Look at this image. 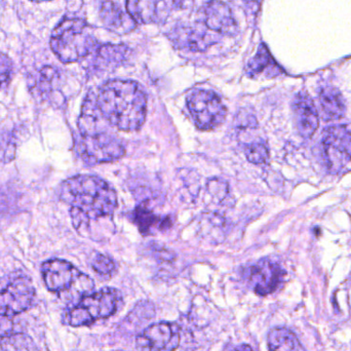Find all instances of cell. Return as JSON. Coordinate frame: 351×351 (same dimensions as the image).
I'll return each instance as SVG.
<instances>
[{
    "label": "cell",
    "mask_w": 351,
    "mask_h": 351,
    "mask_svg": "<svg viewBox=\"0 0 351 351\" xmlns=\"http://www.w3.org/2000/svg\"><path fill=\"white\" fill-rule=\"evenodd\" d=\"M61 199L69 204L74 227L88 230L90 223L110 218L117 206L114 189L96 176L69 178L61 186Z\"/></svg>",
    "instance_id": "6da1fadb"
},
{
    "label": "cell",
    "mask_w": 351,
    "mask_h": 351,
    "mask_svg": "<svg viewBox=\"0 0 351 351\" xmlns=\"http://www.w3.org/2000/svg\"><path fill=\"white\" fill-rule=\"evenodd\" d=\"M94 101L103 119L121 131H136L145 121L147 99L133 80L106 82Z\"/></svg>",
    "instance_id": "7a4b0ae2"
},
{
    "label": "cell",
    "mask_w": 351,
    "mask_h": 351,
    "mask_svg": "<svg viewBox=\"0 0 351 351\" xmlns=\"http://www.w3.org/2000/svg\"><path fill=\"white\" fill-rule=\"evenodd\" d=\"M96 40L86 21L66 18L53 29L51 49L62 63H75L90 55Z\"/></svg>",
    "instance_id": "3957f363"
},
{
    "label": "cell",
    "mask_w": 351,
    "mask_h": 351,
    "mask_svg": "<svg viewBox=\"0 0 351 351\" xmlns=\"http://www.w3.org/2000/svg\"><path fill=\"white\" fill-rule=\"evenodd\" d=\"M123 296L117 289L105 288L82 297L66 313V323L71 327H86L98 319H108L121 308Z\"/></svg>",
    "instance_id": "277c9868"
},
{
    "label": "cell",
    "mask_w": 351,
    "mask_h": 351,
    "mask_svg": "<svg viewBox=\"0 0 351 351\" xmlns=\"http://www.w3.org/2000/svg\"><path fill=\"white\" fill-rule=\"evenodd\" d=\"M41 274L47 290L57 294L75 293L82 299L94 288L90 278L65 260L45 261L41 266Z\"/></svg>",
    "instance_id": "5b68a950"
},
{
    "label": "cell",
    "mask_w": 351,
    "mask_h": 351,
    "mask_svg": "<svg viewBox=\"0 0 351 351\" xmlns=\"http://www.w3.org/2000/svg\"><path fill=\"white\" fill-rule=\"evenodd\" d=\"M77 149L84 162L100 165L119 160L125 156V147L114 136L105 132L80 134Z\"/></svg>",
    "instance_id": "8992f818"
},
{
    "label": "cell",
    "mask_w": 351,
    "mask_h": 351,
    "mask_svg": "<svg viewBox=\"0 0 351 351\" xmlns=\"http://www.w3.org/2000/svg\"><path fill=\"white\" fill-rule=\"evenodd\" d=\"M35 299L30 278L14 276L0 282V317H12L28 311Z\"/></svg>",
    "instance_id": "52a82bcc"
},
{
    "label": "cell",
    "mask_w": 351,
    "mask_h": 351,
    "mask_svg": "<svg viewBox=\"0 0 351 351\" xmlns=\"http://www.w3.org/2000/svg\"><path fill=\"white\" fill-rule=\"evenodd\" d=\"M187 107L194 123L202 131L219 127L226 117V108L222 101L210 90L192 92L187 98Z\"/></svg>",
    "instance_id": "ba28073f"
},
{
    "label": "cell",
    "mask_w": 351,
    "mask_h": 351,
    "mask_svg": "<svg viewBox=\"0 0 351 351\" xmlns=\"http://www.w3.org/2000/svg\"><path fill=\"white\" fill-rule=\"evenodd\" d=\"M324 154L332 173L343 172L351 162V131L346 125L326 130L323 136Z\"/></svg>",
    "instance_id": "9c48e42d"
},
{
    "label": "cell",
    "mask_w": 351,
    "mask_h": 351,
    "mask_svg": "<svg viewBox=\"0 0 351 351\" xmlns=\"http://www.w3.org/2000/svg\"><path fill=\"white\" fill-rule=\"evenodd\" d=\"M286 271L270 259H262L247 267L245 272L250 288L260 296L276 292L284 282Z\"/></svg>",
    "instance_id": "30bf717a"
},
{
    "label": "cell",
    "mask_w": 351,
    "mask_h": 351,
    "mask_svg": "<svg viewBox=\"0 0 351 351\" xmlns=\"http://www.w3.org/2000/svg\"><path fill=\"white\" fill-rule=\"evenodd\" d=\"M180 328L174 323H156L146 328L137 337V346L142 350L174 351L179 348Z\"/></svg>",
    "instance_id": "8fae6325"
},
{
    "label": "cell",
    "mask_w": 351,
    "mask_h": 351,
    "mask_svg": "<svg viewBox=\"0 0 351 351\" xmlns=\"http://www.w3.org/2000/svg\"><path fill=\"white\" fill-rule=\"evenodd\" d=\"M204 26L215 32L235 36L239 33V25L233 16L230 8L220 0L206 2L199 10Z\"/></svg>",
    "instance_id": "7c38bea8"
},
{
    "label": "cell",
    "mask_w": 351,
    "mask_h": 351,
    "mask_svg": "<svg viewBox=\"0 0 351 351\" xmlns=\"http://www.w3.org/2000/svg\"><path fill=\"white\" fill-rule=\"evenodd\" d=\"M127 10L138 24H160L170 14L165 0H127Z\"/></svg>",
    "instance_id": "4fadbf2b"
},
{
    "label": "cell",
    "mask_w": 351,
    "mask_h": 351,
    "mask_svg": "<svg viewBox=\"0 0 351 351\" xmlns=\"http://www.w3.org/2000/svg\"><path fill=\"white\" fill-rule=\"evenodd\" d=\"M295 123L303 138L313 137L319 127V112L306 93H299L294 101Z\"/></svg>",
    "instance_id": "5bb4252c"
},
{
    "label": "cell",
    "mask_w": 351,
    "mask_h": 351,
    "mask_svg": "<svg viewBox=\"0 0 351 351\" xmlns=\"http://www.w3.org/2000/svg\"><path fill=\"white\" fill-rule=\"evenodd\" d=\"M171 38L178 47L192 51H206L208 47L216 43L214 37L208 34L206 31L191 27H180L175 29Z\"/></svg>",
    "instance_id": "9a60e30c"
},
{
    "label": "cell",
    "mask_w": 351,
    "mask_h": 351,
    "mask_svg": "<svg viewBox=\"0 0 351 351\" xmlns=\"http://www.w3.org/2000/svg\"><path fill=\"white\" fill-rule=\"evenodd\" d=\"M319 100L326 121H338L346 114V101L338 88L331 86L322 88Z\"/></svg>",
    "instance_id": "2e32d148"
},
{
    "label": "cell",
    "mask_w": 351,
    "mask_h": 351,
    "mask_svg": "<svg viewBox=\"0 0 351 351\" xmlns=\"http://www.w3.org/2000/svg\"><path fill=\"white\" fill-rule=\"evenodd\" d=\"M101 19L105 26L115 33H128L133 30L134 24H136L131 16L127 18V14H123L119 6L112 1H105L102 4Z\"/></svg>",
    "instance_id": "e0dca14e"
},
{
    "label": "cell",
    "mask_w": 351,
    "mask_h": 351,
    "mask_svg": "<svg viewBox=\"0 0 351 351\" xmlns=\"http://www.w3.org/2000/svg\"><path fill=\"white\" fill-rule=\"evenodd\" d=\"M268 348L270 351H306L297 336L286 328H274L268 333Z\"/></svg>",
    "instance_id": "ac0fdd59"
},
{
    "label": "cell",
    "mask_w": 351,
    "mask_h": 351,
    "mask_svg": "<svg viewBox=\"0 0 351 351\" xmlns=\"http://www.w3.org/2000/svg\"><path fill=\"white\" fill-rule=\"evenodd\" d=\"M247 71L252 77L259 75V74L265 71L270 73V76H274L278 74L280 68L278 67L276 62L272 59L267 47L265 45H260L257 53L247 64Z\"/></svg>",
    "instance_id": "d6986e66"
},
{
    "label": "cell",
    "mask_w": 351,
    "mask_h": 351,
    "mask_svg": "<svg viewBox=\"0 0 351 351\" xmlns=\"http://www.w3.org/2000/svg\"><path fill=\"white\" fill-rule=\"evenodd\" d=\"M128 47L123 45H105L97 51V59L103 66H117L127 57Z\"/></svg>",
    "instance_id": "ffe728a7"
},
{
    "label": "cell",
    "mask_w": 351,
    "mask_h": 351,
    "mask_svg": "<svg viewBox=\"0 0 351 351\" xmlns=\"http://www.w3.org/2000/svg\"><path fill=\"white\" fill-rule=\"evenodd\" d=\"M1 351H36L32 339L23 334H12L0 338Z\"/></svg>",
    "instance_id": "44dd1931"
},
{
    "label": "cell",
    "mask_w": 351,
    "mask_h": 351,
    "mask_svg": "<svg viewBox=\"0 0 351 351\" xmlns=\"http://www.w3.org/2000/svg\"><path fill=\"white\" fill-rule=\"evenodd\" d=\"M58 78H59V73H58L56 68L49 67V66L43 67L39 71L36 82H35V88H36L37 92L41 95L51 92L57 84Z\"/></svg>",
    "instance_id": "7402d4cb"
},
{
    "label": "cell",
    "mask_w": 351,
    "mask_h": 351,
    "mask_svg": "<svg viewBox=\"0 0 351 351\" xmlns=\"http://www.w3.org/2000/svg\"><path fill=\"white\" fill-rule=\"evenodd\" d=\"M16 150V134L0 132V162H8L14 160Z\"/></svg>",
    "instance_id": "603a6c76"
},
{
    "label": "cell",
    "mask_w": 351,
    "mask_h": 351,
    "mask_svg": "<svg viewBox=\"0 0 351 351\" xmlns=\"http://www.w3.org/2000/svg\"><path fill=\"white\" fill-rule=\"evenodd\" d=\"M245 156L252 164H265L269 158V149H268V146L266 145L265 142L260 141V140L259 141L252 142L245 148Z\"/></svg>",
    "instance_id": "cb8c5ba5"
},
{
    "label": "cell",
    "mask_w": 351,
    "mask_h": 351,
    "mask_svg": "<svg viewBox=\"0 0 351 351\" xmlns=\"http://www.w3.org/2000/svg\"><path fill=\"white\" fill-rule=\"evenodd\" d=\"M93 269L100 274L101 276H105V278H110L117 269L114 262L111 258L107 257V256L99 254V255L95 256L94 259L92 261Z\"/></svg>",
    "instance_id": "d4e9b609"
},
{
    "label": "cell",
    "mask_w": 351,
    "mask_h": 351,
    "mask_svg": "<svg viewBox=\"0 0 351 351\" xmlns=\"http://www.w3.org/2000/svg\"><path fill=\"white\" fill-rule=\"evenodd\" d=\"M156 216L144 206H139L135 212V221L138 226L140 227V230L143 233L149 232L152 227L156 223Z\"/></svg>",
    "instance_id": "484cf974"
},
{
    "label": "cell",
    "mask_w": 351,
    "mask_h": 351,
    "mask_svg": "<svg viewBox=\"0 0 351 351\" xmlns=\"http://www.w3.org/2000/svg\"><path fill=\"white\" fill-rule=\"evenodd\" d=\"M12 61L5 53H0V86L8 82L12 73Z\"/></svg>",
    "instance_id": "4316f807"
},
{
    "label": "cell",
    "mask_w": 351,
    "mask_h": 351,
    "mask_svg": "<svg viewBox=\"0 0 351 351\" xmlns=\"http://www.w3.org/2000/svg\"><path fill=\"white\" fill-rule=\"evenodd\" d=\"M172 1L178 8H188V6L193 3L194 0H172Z\"/></svg>",
    "instance_id": "83f0119b"
},
{
    "label": "cell",
    "mask_w": 351,
    "mask_h": 351,
    "mask_svg": "<svg viewBox=\"0 0 351 351\" xmlns=\"http://www.w3.org/2000/svg\"><path fill=\"white\" fill-rule=\"evenodd\" d=\"M229 351H253V350L247 344H239V346H233Z\"/></svg>",
    "instance_id": "f1b7e54d"
},
{
    "label": "cell",
    "mask_w": 351,
    "mask_h": 351,
    "mask_svg": "<svg viewBox=\"0 0 351 351\" xmlns=\"http://www.w3.org/2000/svg\"><path fill=\"white\" fill-rule=\"evenodd\" d=\"M31 1H34V2H43V1H51V0H31Z\"/></svg>",
    "instance_id": "f546056e"
},
{
    "label": "cell",
    "mask_w": 351,
    "mask_h": 351,
    "mask_svg": "<svg viewBox=\"0 0 351 351\" xmlns=\"http://www.w3.org/2000/svg\"><path fill=\"white\" fill-rule=\"evenodd\" d=\"M245 1L253 2V1H258V0H245Z\"/></svg>",
    "instance_id": "4dcf8cb0"
}]
</instances>
